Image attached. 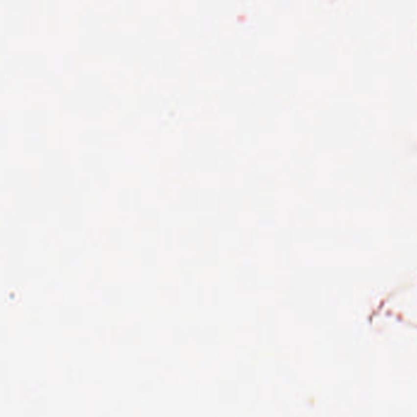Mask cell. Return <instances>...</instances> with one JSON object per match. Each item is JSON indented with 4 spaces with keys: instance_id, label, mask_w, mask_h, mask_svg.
<instances>
[]
</instances>
